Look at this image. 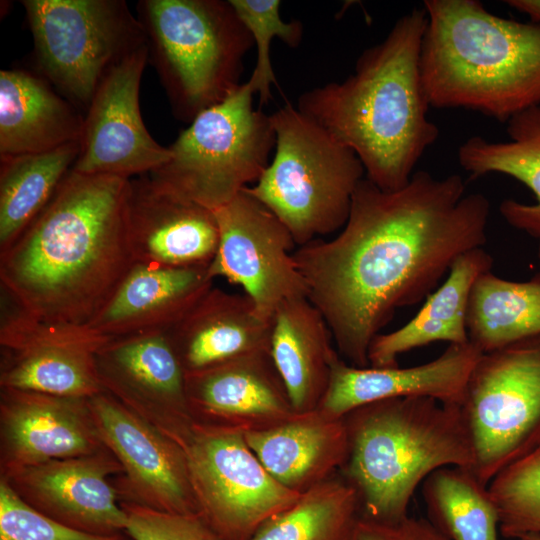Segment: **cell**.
I'll list each match as a JSON object with an SVG mask.
<instances>
[{
    "instance_id": "12",
    "label": "cell",
    "mask_w": 540,
    "mask_h": 540,
    "mask_svg": "<svg viewBox=\"0 0 540 540\" xmlns=\"http://www.w3.org/2000/svg\"><path fill=\"white\" fill-rule=\"evenodd\" d=\"M112 339L90 326L40 320L1 290L0 388L93 397L104 392L96 355Z\"/></svg>"
},
{
    "instance_id": "9",
    "label": "cell",
    "mask_w": 540,
    "mask_h": 540,
    "mask_svg": "<svg viewBox=\"0 0 540 540\" xmlns=\"http://www.w3.org/2000/svg\"><path fill=\"white\" fill-rule=\"evenodd\" d=\"M38 73L81 111L107 73L146 45L125 0H23Z\"/></svg>"
},
{
    "instance_id": "31",
    "label": "cell",
    "mask_w": 540,
    "mask_h": 540,
    "mask_svg": "<svg viewBox=\"0 0 540 540\" xmlns=\"http://www.w3.org/2000/svg\"><path fill=\"white\" fill-rule=\"evenodd\" d=\"M360 517L356 489L336 473L266 520L250 540H352Z\"/></svg>"
},
{
    "instance_id": "36",
    "label": "cell",
    "mask_w": 540,
    "mask_h": 540,
    "mask_svg": "<svg viewBox=\"0 0 540 540\" xmlns=\"http://www.w3.org/2000/svg\"><path fill=\"white\" fill-rule=\"evenodd\" d=\"M130 540H222L200 514H179L121 502Z\"/></svg>"
},
{
    "instance_id": "16",
    "label": "cell",
    "mask_w": 540,
    "mask_h": 540,
    "mask_svg": "<svg viewBox=\"0 0 540 540\" xmlns=\"http://www.w3.org/2000/svg\"><path fill=\"white\" fill-rule=\"evenodd\" d=\"M96 367L104 391L185 447L195 422L168 331L113 338L98 351Z\"/></svg>"
},
{
    "instance_id": "27",
    "label": "cell",
    "mask_w": 540,
    "mask_h": 540,
    "mask_svg": "<svg viewBox=\"0 0 540 540\" xmlns=\"http://www.w3.org/2000/svg\"><path fill=\"white\" fill-rule=\"evenodd\" d=\"M493 259L482 247L465 252L452 264L447 279L427 296L421 310L401 328L378 334L369 351V366H397V357L414 348L437 341L469 342L466 315L475 280L490 271Z\"/></svg>"
},
{
    "instance_id": "26",
    "label": "cell",
    "mask_w": 540,
    "mask_h": 540,
    "mask_svg": "<svg viewBox=\"0 0 540 540\" xmlns=\"http://www.w3.org/2000/svg\"><path fill=\"white\" fill-rule=\"evenodd\" d=\"M269 353L296 413L318 408L337 352L322 313L307 296L282 301L270 320Z\"/></svg>"
},
{
    "instance_id": "3",
    "label": "cell",
    "mask_w": 540,
    "mask_h": 540,
    "mask_svg": "<svg viewBox=\"0 0 540 540\" xmlns=\"http://www.w3.org/2000/svg\"><path fill=\"white\" fill-rule=\"evenodd\" d=\"M426 26L424 8L408 12L359 56L354 73L302 93L296 106L349 147L366 178L387 192L408 184L439 136L421 76Z\"/></svg>"
},
{
    "instance_id": "39",
    "label": "cell",
    "mask_w": 540,
    "mask_h": 540,
    "mask_svg": "<svg viewBox=\"0 0 540 540\" xmlns=\"http://www.w3.org/2000/svg\"><path fill=\"white\" fill-rule=\"evenodd\" d=\"M518 540H540V535L530 534L520 537Z\"/></svg>"
},
{
    "instance_id": "4",
    "label": "cell",
    "mask_w": 540,
    "mask_h": 540,
    "mask_svg": "<svg viewBox=\"0 0 540 540\" xmlns=\"http://www.w3.org/2000/svg\"><path fill=\"white\" fill-rule=\"evenodd\" d=\"M421 76L430 107L508 122L540 106V24L476 0H425Z\"/></svg>"
},
{
    "instance_id": "8",
    "label": "cell",
    "mask_w": 540,
    "mask_h": 540,
    "mask_svg": "<svg viewBox=\"0 0 540 540\" xmlns=\"http://www.w3.org/2000/svg\"><path fill=\"white\" fill-rule=\"evenodd\" d=\"M249 80L200 112L168 146L170 159L148 175L160 187L216 210L269 165L275 148L270 115L254 109Z\"/></svg>"
},
{
    "instance_id": "11",
    "label": "cell",
    "mask_w": 540,
    "mask_h": 540,
    "mask_svg": "<svg viewBox=\"0 0 540 540\" xmlns=\"http://www.w3.org/2000/svg\"><path fill=\"white\" fill-rule=\"evenodd\" d=\"M183 449L198 512L222 540H250L301 496L270 475L244 431L195 423Z\"/></svg>"
},
{
    "instance_id": "35",
    "label": "cell",
    "mask_w": 540,
    "mask_h": 540,
    "mask_svg": "<svg viewBox=\"0 0 540 540\" xmlns=\"http://www.w3.org/2000/svg\"><path fill=\"white\" fill-rule=\"evenodd\" d=\"M0 540H129L125 535L100 536L70 528L26 503L0 477Z\"/></svg>"
},
{
    "instance_id": "10",
    "label": "cell",
    "mask_w": 540,
    "mask_h": 540,
    "mask_svg": "<svg viewBox=\"0 0 540 540\" xmlns=\"http://www.w3.org/2000/svg\"><path fill=\"white\" fill-rule=\"evenodd\" d=\"M484 485L540 443V337L482 354L459 405Z\"/></svg>"
},
{
    "instance_id": "6",
    "label": "cell",
    "mask_w": 540,
    "mask_h": 540,
    "mask_svg": "<svg viewBox=\"0 0 540 540\" xmlns=\"http://www.w3.org/2000/svg\"><path fill=\"white\" fill-rule=\"evenodd\" d=\"M136 16L178 120L190 123L241 85L254 42L229 0H140Z\"/></svg>"
},
{
    "instance_id": "23",
    "label": "cell",
    "mask_w": 540,
    "mask_h": 540,
    "mask_svg": "<svg viewBox=\"0 0 540 540\" xmlns=\"http://www.w3.org/2000/svg\"><path fill=\"white\" fill-rule=\"evenodd\" d=\"M270 320L245 294L214 286L168 330L185 370L193 373L258 351H269Z\"/></svg>"
},
{
    "instance_id": "30",
    "label": "cell",
    "mask_w": 540,
    "mask_h": 540,
    "mask_svg": "<svg viewBox=\"0 0 540 540\" xmlns=\"http://www.w3.org/2000/svg\"><path fill=\"white\" fill-rule=\"evenodd\" d=\"M79 149L77 141L47 152L0 157V253L49 203Z\"/></svg>"
},
{
    "instance_id": "33",
    "label": "cell",
    "mask_w": 540,
    "mask_h": 540,
    "mask_svg": "<svg viewBox=\"0 0 540 540\" xmlns=\"http://www.w3.org/2000/svg\"><path fill=\"white\" fill-rule=\"evenodd\" d=\"M505 538L540 535V443L488 484Z\"/></svg>"
},
{
    "instance_id": "7",
    "label": "cell",
    "mask_w": 540,
    "mask_h": 540,
    "mask_svg": "<svg viewBox=\"0 0 540 540\" xmlns=\"http://www.w3.org/2000/svg\"><path fill=\"white\" fill-rule=\"evenodd\" d=\"M275 153L245 190L264 204L303 246L342 229L364 178L357 155L290 104L270 115Z\"/></svg>"
},
{
    "instance_id": "20",
    "label": "cell",
    "mask_w": 540,
    "mask_h": 540,
    "mask_svg": "<svg viewBox=\"0 0 540 540\" xmlns=\"http://www.w3.org/2000/svg\"><path fill=\"white\" fill-rule=\"evenodd\" d=\"M127 227L136 263L209 265L218 250L213 210L165 190L148 174L130 179Z\"/></svg>"
},
{
    "instance_id": "29",
    "label": "cell",
    "mask_w": 540,
    "mask_h": 540,
    "mask_svg": "<svg viewBox=\"0 0 540 540\" xmlns=\"http://www.w3.org/2000/svg\"><path fill=\"white\" fill-rule=\"evenodd\" d=\"M469 342L482 354L540 337V281L502 279L491 271L474 282L468 300Z\"/></svg>"
},
{
    "instance_id": "25",
    "label": "cell",
    "mask_w": 540,
    "mask_h": 540,
    "mask_svg": "<svg viewBox=\"0 0 540 540\" xmlns=\"http://www.w3.org/2000/svg\"><path fill=\"white\" fill-rule=\"evenodd\" d=\"M84 114L38 72L0 71V157L42 153L80 140Z\"/></svg>"
},
{
    "instance_id": "13",
    "label": "cell",
    "mask_w": 540,
    "mask_h": 540,
    "mask_svg": "<svg viewBox=\"0 0 540 540\" xmlns=\"http://www.w3.org/2000/svg\"><path fill=\"white\" fill-rule=\"evenodd\" d=\"M219 245L209 272L239 285L258 312L271 320L284 300L307 296L293 258L296 243L287 227L245 189L213 210Z\"/></svg>"
},
{
    "instance_id": "2",
    "label": "cell",
    "mask_w": 540,
    "mask_h": 540,
    "mask_svg": "<svg viewBox=\"0 0 540 540\" xmlns=\"http://www.w3.org/2000/svg\"><path fill=\"white\" fill-rule=\"evenodd\" d=\"M129 184L71 169L0 253L1 290L40 320L90 326L136 263L127 227Z\"/></svg>"
},
{
    "instance_id": "38",
    "label": "cell",
    "mask_w": 540,
    "mask_h": 540,
    "mask_svg": "<svg viewBox=\"0 0 540 540\" xmlns=\"http://www.w3.org/2000/svg\"><path fill=\"white\" fill-rule=\"evenodd\" d=\"M506 3L527 15L532 22L540 24V0H509Z\"/></svg>"
},
{
    "instance_id": "14",
    "label": "cell",
    "mask_w": 540,
    "mask_h": 540,
    "mask_svg": "<svg viewBox=\"0 0 540 540\" xmlns=\"http://www.w3.org/2000/svg\"><path fill=\"white\" fill-rule=\"evenodd\" d=\"M88 402L103 444L122 467L113 481L120 503L199 514L184 449L106 391Z\"/></svg>"
},
{
    "instance_id": "21",
    "label": "cell",
    "mask_w": 540,
    "mask_h": 540,
    "mask_svg": "<svg viewBox=\"0 0 540 540\" xmlns=\"http://www.w3.org/2000/svg\"><path fill=\"white\" fill-rule=\"evenodd\" d=\"M482 353L470 342L450 344L436 359L418 366L356 367L337 353L318 410L333 418L376 401L428 397L460 405L471 371Z\"/></svg>"
},
{
    "instance_id": "15",
    "label": "cell",
    "mask_w": 540,
    "mask_h": 540,
    "mask_svg": "<svg viewBox=\"0 0 540 540\" xmlns=\"http://www.w3.org/2000/svg\"><path fill=\"white\" fill-rule=\"evenodd\" d=\"M147 63L144 45L104 77L84 113L74 171L131 179L149 174L170 159L169 147L150 135L140 111V85Z\"/></svg>"
},
{
    "instance_id": "37",
    "label": "cell",
    "mask_w": 540,
    "mask_h": 540,
    "mask_svg": "<svg viewBox=\"0 0 540 540\" xmlns=\"http://www.w3.org/2000/svg\"><path fill=\"white\" fill-rule=\"evenodd\" d=\"M352 540H449L426 519L407 516L396 523L360 517Z\"/></svg>"
},
{
    "instance_id": "5",
    "label": "cell",
    "mask_w": 540,
    "mask_h": 540,
    "mask_svg": "<svg viewBox=\"0 0 540 540\" xmlns=\"http://www.w3.org/2000/svg\"><path fill=\"white\" fill-rule=\"evenodd\" d=\"M348 436L341 475L356 489L361 517L396 523L433 471L471 469V441L459 405L401 397L360 406L344 417Z\"/></svg>"
},
{
    "instance_id": "34",
    "label": "cell",
    "mask_w": 540,
    "mask_h": 540,
    "mask_svg": "<svg viewBox=\"0 0 540 540\" xmlns=\"http://www.w3.org/2000/svg\"><path fill=\"white\" fill-rule=\"evenodd\" d=\"M229 1L256 44L257 63L248 80L258 93L260 104H266L271 98V86L276 84L270 57L271 41L276 37L295 48L301 43L303 25L298 20L285 22L281 18L279 0Z\"/></svg>"
},
{
    "instance_id": "17",
    "label": "cell",
    "mask_w": 540,
    "mask_h": 540,
    "mask_svg": "<svg viewBox=\"0 0 540 540\" xmlns=\"http://www.w3.org/2000/svg\"><path fill=\"white\" fill-rule=\"evenodd\" d=\"M122 467L107 449L0 472L30 506L75 530L126 535V513L111 480Z\"/></svg>"
},
{
    "instance_id": "1",
    "label": "cell",
    "mask_w": 540,
    "mask_h": 540,
    "mask_svg": "<svg viewBox=\"0 0 540 540\" xmlns=\"http://www.w3.org/2000/svg\"><path fill=\"white\" fill-rule=\"evenodd\" d=\"M489 215L488 198L466 194L457 174L415 171L393 192L365 177L341 232L295 249L307 298L350 365L368 367L369 347L396 310L423 300L460 255L486 243Z\"/></svg>"
},
{
    "instance_id": "40",
    "label": "cell",
    "mask_w": 540,
    "mask_h": 540,
    "mask_svg": "<svg viewBox=\"0 0 540 540\" xmlns=\"http://www.w3.org/2000/svg\"><path fill=\"white\" fill-rule=\"evenodd\" d=\"M539 240V247H538V257L540 260V239ZM536 280L540 281V272L534 277Z\"/></svg>"
},
{
    "instance_id": "19",
    "label": "cell",
    "mask_w": 540,
    "mask_h": 540,
    "mask_svg": "<svg viewBox=\"0 0 540 540\" xmlns=\"http://www.w3.org/2000/svg\"><path fill=\"white\" fill-rule=\"evenodd\" d=\"M195 423L241 431L260 430L294 417L269 351H258L186 374Z\"/></svg>"
},
{
    "instance_id": "18",
    "label": "cell",
    "mask_w": 540,
    "mask_h": 540,
    "mask_svg": "<svg viewBox=\"0 0 540 540\" xmlns=\"http://www.w3.org/2000/svg\"><path fill=\"white\" fill-rule=\"evenodd\" d=\"M105 448L88 398L1 388L0 472Z\"/></svg>"
},
{
    "instance_id": "22",
    "label": "cell",
    "mask_w": 540,
    "mask_h": 540,
    "mask_svg": "<svg viewBox=\"0 0 540 540\" xmlns=\"http://www.w3.org/2000/svg\"><path fill=\"white\" fill-rule=\"evenodd\" d=\"M209 265L135 263L90 327L112 338L168 331L213 287Z\"/></svg>"
},
{
    "instance_id": "28",
    "label": "cell",
    "mask_w": 540,
    "mask_h": 540,
    "mask_svg": "<svg viewBox=\"0 0 540 540\" xmlns=\"http://www.w3.org/2000/svg\"><path fill=\"white\" fill-rule=\"evenodd\" d=\"M509 139L491 142L481 136L467 139L458 149L461 167L474 177L489 173L508 175L535 195L534 204L505 200L500 213L511 226L540 239V106L507 122Z\"/></svg>"
},
{
    "instance_id": "32",
    "label": "cell",
    "mask_w": 540,
    "mask_h": 540,
    "mask_svg": "<svg viewBox=\"0 0 540 540\" xmlns=\"http://www.w3.org/2000/svg\"><path fill=\"white\" fill-rule=\"evenodd\" d=\"M429 521L449 540H498L499 515L488 486L467 468L446 466L422 483Z\"/></svg>"
},
{
    "instance_id": "24",
    "label": "cell",
    "mask_w": 540,
    "mask_h": 540,
    "mask_svg": "<svg viewBox=\"0 0 540 540\" xmlns=\"http://www.w3.org/2000/svg\"><path fill=\"white\" fill-rule=\"evenodd\" d=\"M244 437L270 475L298 494L340 471L348 451L344 418L329 417L318 409L246 431Z\"/></svg>"
}]
</instances>
